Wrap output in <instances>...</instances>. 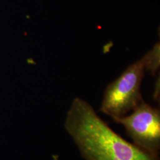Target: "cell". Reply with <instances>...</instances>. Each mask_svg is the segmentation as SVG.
Instances as JSON below:
<instances>
[{
  "label": "cell",
  "instance_id": "cell-1",
  "mask_svg": "<svg viewBox=\"0 0 160 160\" xmlns=\"http://www.w3.org/2000/svg\"><path fill=\"white\" fill-rule=\"evenodd\" d=\"M64 128L85 160H160L114 131L90 103L76 97L71 104Z\"/></svg>",
  "mask_w": 160,
  "mask_h": 160
},
{
  "label": "cell",
  "instance_id": "cell-4",
  "mask_svg": "<svg viewBox=\"0 0 160 160\" xmlns=\"http://www.w3.org/2000/svg\"><path fill=\"white\" fill-rule=\"evenodd\" d=\"M160 43H157L154 48L148 52L143 57L145 71L154 75L160 67Z\"/></svg>",
  "mask_w": 160,
  "mask_h": 160
},
{
  "label": "cell",
  "instance_id": "cell-2",
  "mask_svg": "<svg viewBox=\"0 0 160 160\" xmlns=\"http://www.w3.org/2000/svg\"><path fill=\"white\" fill-rule=\"evenodd\" d=\"M145 71L142 58L129 65L107 86L100 110L113 120L131 113L143 100L141 86Z\"/></svg>",
  "mask_w": 160,
  "mask_h": 160
},
{
  "label": "cell",
  "instance_id": "cell-3",
  "mask_svg": "<svg viewBox=\"0 0 160 160\" xmlns=\"http://www.w3.org/2000/svg\"><path fill=\"white\" fill-rule=\"evenodd\" d=\"M113 121L124 127L133 143L152 154L159 155L160 109L142 100L131 113Z\"/></svg>",
  "mask_w": 160,
  "mask_h": 160
}]
</instances>
